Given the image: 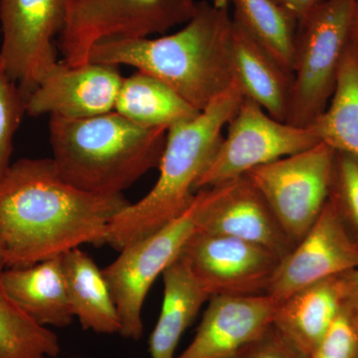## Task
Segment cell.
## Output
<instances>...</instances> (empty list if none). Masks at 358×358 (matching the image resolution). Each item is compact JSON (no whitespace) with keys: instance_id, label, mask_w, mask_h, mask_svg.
Wrapping results in <instances>:
<instances>
[{"instance_id":"ac0fdd59","label":"cell","mask_w":358,"mask_h":358,"mask_svg":"<svg viewBox=\"0 0 358 358\" xmlns=\"http://www.w3.org/2000/svg\"><path fill=\"white\" fill-rule=\"evenodd\" d=\"M343 307L339 275L310 285L280 301L274 322L289 343L310 357Z\"/></svg>"},{"instance_id":"7c38bea8","label":"cell","mask_w":358,"mask_h":358,"mask_svg":"<svg viewBox=\"0 0 358 358\" xmlns=\"http://www.w3.org/2000/svg\"><path fill=\"white\" fill-rule=\"evenodd\" d=\"M358 267V245L327 202L310 229L282 259L267 291L278 303L296 292Z\"/></svg>"},{"instance_id":"1f68e13d","label":"cell","mask_w":358,"mask_h":358,"mask_svg":"<svg viewBox=\"0 0 358 358\" xmlns=\"http://www.w3.org/2000/svg\"><path fill=\"white\" fill-rule=\"evenodd\" d=\"M6 268V252L3 241L0 236V272Z\"/></svg>"},{"instance_id":"8fae6325","label":"cell","mask_w":358,"mask_h":358,"mask_svg":"<svg viewBox=\"0 0 358 358\" xmlns=\"http://www.w3.org/2000/svg\"><path fill=\"white\" fill-rule=\"evenodd\" d=\"M179 257L210 296L267 294L282 260L258 245L197 229Z\"/></svg>"},{"instance_id":"5bb4252c","label":"cell","mask_w":358,"mask_h":358,"mask_svg":"<svg viewBox=\"0 0 358 358\" xmlns=\"http://www.w3.org/2000/svg\"><path fill=\"white\" fill-rule=\"evenodd\" d=\"M197 231L236 238L274 252L280 258L296 246L267 201L246 176L214 186Z\"/></svg>"},{"instance_id":"d6986e66","label":"cell","mask_w":358,"mask_h":358,"mask_svg":"<svg viewBox=\"0 0 358 358\" xmlns=\"http://www.w3.org/2000/svg\"><path fill=\"white\" fill-rule=\"evenodd\" d=\"M162 279L164 300L148 352L150 358H176L181 336L211 296L180 257L166 268Z\"/></svg>"},{"instance_id":"f1b7e54d","label":"cell","mask_w":358,"mask_h":358,"mask_svg":"<svg viewBox=\"0 0 358 358\" xmlns=\"http://www.w3.org/2000/svg\"><path fill=\"white\" fill-rule=\"evenodd\" d=\"M343 306L358 317V267L339 275Z\"/></svg>"},{"instance_id":"7402d4cb","label":"cell","mask_w":358,"mask_h":358,"mask_svg":"<svg viewBox=\"0 0 358 358\" xmlns=\"http://www.w3.org/2000/svg\"><path fill=\"white\" fill-rule=\"evenodd\" d=\"M308 127L320 143L358 159V48L352 41L327 109Z\"/></svg>"},{"instance_id":"e0dca14e","label":"cell","mask_w":358,"mask_h":358,"mask_svg":"<svg viewBox=\"0 0 358 358\" xmlns=\"http://www.w3.org/2000/svg\"><path fill=\"white\" fill-rule=\"evenodd\" d=\"M2 282L13 301L41 326L63 329L75 319L68 296L62 258L23 268H6Z\"/></svg>"},{"instance_id":"ffe728a7","label":"cell","mask_w":358,"mask_h":358,"mask_svg":"<svg viewBox=\"0 0 358 358\" xmlns=\"http://www.w3.org/2000/svg\"><path fill=\"white\" fill-rule=\"evenodd\" d=\"M68 296L82 329L100 334L121 331V320L103 270L80 248L61 256Z\"/></svg>"},{"instance_id":"4fadbf2b","label":"cell","mask_w":358,"mask_h":358,"mask_svg":"<svg viewBox=\"0 0 358 358\" xmlns=\"http://www.w3.org/2000/svg\"><path fill=\"white\" fill-rule=\"evenodd\" d=\"M124 77L117 66L57 62L26 96L28 115L86 119L115 110Z\"/></svg>"},{"instance_id":"9c48e42d","label":"cell","mask_w":358,"mask_h":358,"mask_svg":"<svg viewBox=\"0 0 358 358\" xmlns=\"http://www.w3.org/2000/svg\"><path fill=\"white\" fill-rule=\"evenodd\" d=\"M336 150L326 143L289 155L245 174L296 245L329 201Z\"/></svg>"},{"instance_id":"8992f818","label":"cell","mask_w":358,"mask_h":358,"mask_svg":"<svg viewBox=\"0 0 358 358\" xmlns=\"http://www.w3.org/2000/svg\"><path fill=\"white\" fill-rule=\"evenodd\" d=\"M196 0H67L58 36L63 62L88 64L90 52L108 39L145 38L188 22Z\"/></svg>"},{"instance_id":"30bf717a","label":"cell","mask_w":358,"mask_h":358,"mask_svg":"<svg viewBox=\"0 0 358 358\" xmlns=\"http://www.w3.org/2000/svg\"><path fill=\"white\" fill-rule=\"evenodd\" d=\"M66 3L67 0H0V60L26 96L58 62L54 38L64 25Z\"/></svg>"},{"instance_id":"4316f807","label":"cell","mask_w":358,"mask_h":358,"mask_svg":"<svg viewBox=\"0 0 358 358\" xmlns=\"http://www.w3.org/2000/svg\"><path fill=\"white\" fill-rule=\"evenodd\" d=\"M308 358H358V317L341 307L334 324Z\"/></svg>"},{"instance_id":"ba28073f","label":"cell","mask_w":358,"mask_h":358,"mask_svg":"<svg viewBox=\"0 0 358 358\" xmlns=\"http://www.w3.org/2000/svg\"><path fill=\"white\" fill-rule=\"evenodd\" d=\"M317 143L319 138L310 127L278 121L244 96L195 192L236 180L256 167L299 154Z\"/></svg>"},{"instance_id":"2e32d148","label":"cell","mask_w":358,"mask_h":358,"mask_svg":"<svg viewBox=\"0 0 358 358\" xmlns=\"http://www.w3.org/2000/svg\"><path fill=\"white\" fill-rule=\"evenodd\" d=\"M231 49L235 81L244 96L258 103L271 117L286 122L293 95L294 75L281 67L234 20Z\"/></svg>"},{"instance_id":"5b68a950","label":"cell","mask_w":358,"mask_h":358,"mask_svg":"<svg viewBox=\"0 0 358 358\" xmlns=\"http://www.w3.org/2000/svg\"><path fill=\"white\" fill-rule=\"evenodd\" d=\"M357 1L322 0L299 21L288 124L306 128L327 109L350 43Z\"/></svg>"},{"instance_id":"cb8c5ba5","label":"cell","mask_w":358,"mask_h":358,"mask_svg":"<svg viewBox=\"0 0 358 358\" xmlns=\"http://www.w3.org/2000/svg\"><path fill=\"white\" fill-rule=\"evenodd\" d=\"M3 272V271H2ZM0 272V358H56L60 343L49 327L41 326L9 296Z\"/></svg>"},{"instance_id":"f546056e","label":"cell","mask_w":358,"mask_h":358,"mask_svg":"<svg viewBox=\"0 0 358 358\" xmlns=\"http://www.w3.org/2000/svg\"><path fill=\"white\" fill-rule=\"evenodd\" d=\"M275 1L299 22L322 0H275Z\"/></svg>"},{"instance_id":"484cf974","label":"cell","mask_w":358,"mask_h":358,"mask_svg":"<svg viewBox=\"0 0 358 358\" xmlns=\"http://www.w3.org/2000/svg\"><path fill=\"white\" fill-rule=\"evenodd\" d=\"M26 96L0 60V178L10 166L13 138L26 113Z\"/></svg>"},{"instance_id":"9a60e30c","label":"cell","mask_w":358,"mask_h":358,"mask_svg":"<svg viewBox=\"0 0 358 358\" xmlns=\"http://www.w3.org/2000/svg\"><path fill=\"white\" fill-rule=\"evenodd\" d=\"M278 305L268 294L211 296L192 343L176 358L229 357L272 326Z\"/></svg>"},{"instance_id":"52a82bcc","label":"cell","mask_w":358,"mask_h":358,"mask_svg":"<svg viewBox=\"0 0 358 358\" xmlns=\"http://www.w3.org/2000/svg\"><path fill=\"white\" fill-rule=\"evenodd\" d=\"M213 192L214 187L199 190L180 215L124 247L121 255L103 268L121 320L120 334L124 338L138 341L143 336V308L148 291L180 256Z\"/></svg>"},{"instance_id":"603a6c76","label":"cell","mask_w":358,"mask_h":358,"mask_svg":"<svg viewBox=\"0 0 358 358\" xmlns=\"http://www.w3.org/2000/svg\"><path fill=\"white\" fill-rule=\"evenodd\" d=\"M232 18L287 72L296 68L298 21L275 0H226Z\"/></svg>"},{"instance_id":"44dd1931","label":"cell","mask_w":358,"mask_h":358,"mask_svg":"<svg viewBox=\"0 0 358 358\" xmlns=\"http://www.w3.org/2000/svg\"><path fill=\"white\" fill-rule=\"evenodd\" d=\"M114 110L140 126L166 129L200 113L164 82L141 71L122 79Z\"/></svg>"},{"instance_id":"d4e9b609","label":"cell","mask_w":358,"mask_h":358,"mask_svg":"<svg viewBox=\"0 0 358 358\" xmlns=\"http://www.w3.org/2000/svg\"><path fill=\"white\" fill-rule=\"evenodd\" d=\"M329 203L358 245V159L336 152Z\"/></svg>"},{"instance_id":"83f0119b","label":"cell","mask_w":358,"mask_h":358,"mask_svg":"<svg viewBox=\"0 0 358 358\" xmlns=\"http://www.w3.org/2000/svg\"><path fill=\"white\" fill-rule=\"evenodd\" d=\"M225 358H308L272 324L267 331Z\"/></svg>"},{"instance_id":"3957f363","label":"cell","mask_w":358,"mask_h":358,"mask_svg":"<svg viewBox=\"0 0 358 358\" xmlns=\"http://www.w3.org/2000/svg\"><path fill=\"white\" fill-rule=\"evenodd\" d=\"M244 99L235 81L206 109L167 129L159 176L145 196L122 209L110 222L105 245L121 251L178 217L194 199L195 185L223 138V129Z\"/></svg>"},{"instance_id":"6da1fadb","label":"cell","mask_w":358,"mask_h":358,"mask_svg":"<svg viewBox=\"0 0 358 358\" xmlns=\"http://www.w3.org/2000/svg\"><path fill=\"white\" fill-rule=\"evenodd\" d=\"M131 204L122 194L83 192L52 159H22L0 178V236L6 268L62 256L85 244L105 245L108 228Z\"/></svg>"},{"instance_id":"4dcf8cb0","label":"cell","mask_w":358,"mask_h":358,"mask_svg":"<svg viewBox=\"0 0 358 358\" xmlns=\"http://www.w3.org/2000/svg\"><path fill=\"white\" fill-rule=\"evenodd\" d=\"M350 41L358 48V1L352 16V29H350Z\"/></svg>"},{"instance_id":"7a4b0ae2","label":"cell","mask_w":358,"mask_h":358,"mask_svg":"<svg viewBox=\"0 0 358 358\" xmlns=\"http://www.w3.org/2000/svg\"><path fill=\"white\" fill-rule=\"evenodd\" d=\"M229 6L226 0L200 1L178 31L157 38L103 40L92 48L89 61L148 73L201 112L235 82Z\"/></svg>"},{"instance_id":"277c9868","label":"cell","mask_w":358,"mask_h":358,"mask_svg":"<svg viewBox=\"0 0 358 358\" xmlns=\"http://www.w3.org/2000/svg\"><path fill=\"white\" fill-rule=\"evenodd\" d=\"M49 134L52 159L67 182L115 195L159 169L167 129L140 126L113 110L86 119L52 115Z\"/></svg>"}]
</instances>
